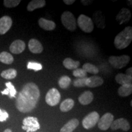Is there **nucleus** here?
<instances>
[{"label": "nucleus", "instance_id": "obj_13", "mask_svg": "<svg viewBox=\"0 0 132 132\" xmlns=\"http://www.w3.org/2000/svg\"><path fill=\"white\" fill-rule=\"evenodd\" d=\"M26 44L21 40H16L13 42L10 45L9 50L12 53L18 54H20L25 50Z\"/></svg>", "mask_w": 132, "mask_h": 132}, {"label": "nucleus", "instance_id": "obj_30", "mask_svg": "<svg viewBox=\"0 0 132 132\" xmlns=\"http://www.w3.org/2000/svg\"><path fill=\"white\" fill-rule=\"evenodd\" d=\"M73 75L78 78L87 77V73L82 69H76L73 71Z\"/></svg>", "mask_w": 132, "mask_h": 132}, {"label": "nucleus", "instance_id": "obj_27", "mask_svg": "<svg viewBox=\"0 0 132 132\" xmlns=\"http://www.w3.org/2000/svg\"><path fill=\"white\" fill-rule=\"evenodd\" d=\"M82 69L85 71L86 73H90L92 74H97L99 72L98 69L96 66L93 65L90 63H86L82 65Z\"/></svg>", "mask_w": 132, "mask_h": 132}, {"label": "nucleus", "instance_id": "obj_31", "mask_svg": "<svg viewBox=\"0 0 132 132\" xmlns=\"http://www.w3.org/2000/svg\"><path fill=\"white\" fill-rule=\"evenodd\" d=\"M6 86L7 87L9 91V97L10 98H12V97H15V95L16 94V90L14 86L11 82H6Z\"/></svg>", "mask_w": 132, "mask_h": 132}, {"label": "nucleus", "instance_id": "obj_40", "mask_svg": "<svg viewBox=\"0 0 132 132\" xmlns=\"http://www.w3.org/2000/svg\"><path fill=\"white\" fill-rule=\"evenodd\" d=\"M2 111H3V110H1V109H0V114H1V113H2Z\"/></svg>", "mask_w": 132, "mask_h": 132}, {"label": "nucleus", "instance_id": "obj_16", "mask_svg": "<svg viewBox=\"0 0 132 132\" xmlns=\"http://www.w3.org/2000/svg\"><path fill=\"white\" fill-rule=\"evenodd\" d=\"M103 80L98 76H93L87 78L86 81V86L89 87H96L103 85Z\"/></svg>", "mask_w": 132, "mask_h": 132}, {"label": "nucleus", "instance_id": "obj_37", "mask_svg": "<svg viewBox=\"0 0 132 132\" xmlns=\"http://www.w3.org/2000/svg\"><path fill=\"white\" fill-rule=\"evenodd\" d=\"M81 3L82 4L84 5H89L92 3V1H83V0H82V1H81Z\"/></svg>", "mask_w": 132, "mask_h": 132}, {"label": "nucleus", "instance_id": "obj_36", "mask_svg": "<svg viewBox=\"0 0 132 132\" xmlns=\"http://www.w3.org/2000/svg\"><path fill=\"white\" fill-rule=\"evenodd\" d=\"M131 74H132V68L131 67H130L129 69H128L127 70H126V74H125V75L131 77Z\"/></svg>", "mask_w": 132, "mask_h": 132}, {"label": "nucleus", "instance_id": "obj_5", "mask_svg": "<svg viewBox=\"0 0 132 132\" xmlns=\"http://www.w3.org/2000/svg\"><path fill=\"white\" fill-rule=\"evenodd\" d=\"M21 128L26 132H35L40 129V126L37 118L28 116L24 118L23 120V125Z\"/></svg>", "mask_w": 132, "mask_h": 132}, {"label": "nucleus", "instance_id": "obj_12", "mask_svg": "<svg viewBox=\"0 0 132 132\" xmlns=\"http://www.w3.org/2000/svg\"><path fill=\"white\" fill-rule=\"evenodd\" d=\"M131 12L127 8H122L119 11V12L118 13V14L117 15L116 19L118 21L119 24H122L124 23L128 22L131 19Z\"/></svg>", "mask_w": 132, "mask_h": 132}, {"label": "nucleus", "instance_id": "obj_19", "mask_svg": "<svg viewBox=\"0 0 132 132\" xmlns=\"http://www.w3.org/2000/svg\"><path fill=\"white\" fill-rule=\"evenodd\" d=\"M38 22L41 28L46 31H53L56 28V24L53 21L48 20L44 18H40Z\"/></svg>", "mask_w": 132, "mask_h": 132}, {"label": "nucleus", "instance_id": "obj_32", "mask_svg": "<svg viewBox=\"0 0 132 132\" xmlns=\"http://www.w3.org/2000/svg\"><path fill=\"white\" fill-rule=\"evenodd\" d=\"M20 0H4V4L6 7H15L20 3Z\"/></svg>", "mask_w": 132, "mask_h": 132}, {"label": "nucleus", "instance_id": "obj_28", "mask_svg": "<svg viewBox=\"0 0 132 132\" xmlns=\"http://www.w3.org/2000/svg\"><path fill=\"white\" fill-rule=\"evenodd\" d=\"M71 83V79L68 76H62L59 78L58 85L59 87L62 89L67 88Z\"/></svg>", "mask_w": 132, "mask_h": 132}, {"label": "nucleus", "instance_id": "obj_17", "mask_svg": "<svg viewBox=\"0 0 132 132\" xmlns=\"http://www.w3.org/2000/svg\"><path fill=\"white\" fill-rule=\"evenodd\" d=\"M94 99V94L89 90L84 92L78 97V101L82 105H87L91 103Z\"/></svg>", "mask_w": 132, "mask_h": 132}, {"label": "nucleus", "instance_id": "obj_4", "mask_svg": "<svg viewBox=\"0 0 132 132\" xmlns=\"http://www.w3.org/2000/svg\"><path fill=\"white\" fill-rule=\"evenodd\" d=\"M77 23L80 28L86 33L92 32L94 28V24L92 20L84 14H81L79 16L77 20Z\"/></svg>", "mask_w": 132, "mask_h": 132}, {"label": "nucleus", "instance_id": "obj_33", "mask_svg": "<svg viewBox=\"0 0 132 132\" xmlns=\"http://www.w3.org/2000/svg\"><path fill=\"white\" fill-rule=\"evenodd\" d=\"M87 77L81 78H77L74 80L73 85L75 87H81L86 86V81Z\"/></svg>", "mask_w": 132, "mask_h": 132}, {"label": "nucleus", "instance_id": "obj_24", "mask_svg": "<svg viewBox=\"0 0 132 132\" xmlns=\"http://www.w3.org/2000/svg\"><path fill=\"white\" fill-rule=\"evenodd\" d=\"M118 94L121 97H127L132 93V85L121 86L118 90Z\"/></svg>", "mask_w": 132, "mask_h": 132}, {"label": "nucleus", "instance_id": "obj_25", "mask_svg": "<svg viewBox=\"0 0 132 132\" xmlns=\"http://www.w3.org/2000/svg\"><path fill=\"white\" fill-rule=\"evenodd\" d=\"M0 61L6 64H11L14 62V57L9 53L3 52L0 53Z\"/></svg>", "mask_w": 132, "mask_h": 132}, {"label": "nucleus", "instance_id": "obj_39", "mask_svg": "<svg viewBox=\"0 0 132 132\" xmlns=\"http://www.w3.org/2000/svg\"><path fill=\"white\" fill-rule=\"evenodd\" d=\"M4 132H12V130L11 129H9V128H7V129H6L4 131Z\"/></svg>", "mask_w": 132, "mask_h": 132}, {"label": "nucleus", "instance_id": "obj_7", "mask_svg": "<svg viewBox=\"0 0 132 132\" xmlns=\"http://www.w3.org/2000/svg\"><path fill=\"white\" fill-rule=\"evenodd\" d=\"M99 119H100V116L98 113L96 111H92L88 114L82 119V127L87 130L93 128L98 122Z\"/></svg>", "mask_w": 132, "mask_h": 132}, {"label": "nucleus", "instance_id": "obj_29", "mask_svg": "<svg viewBox=\"0 0 132 132\" xmlns=\"http://www.w3.org/2000/svg\"><path fill=\"white\" fill-rule=\"evenodd\" d=\"M27 69L29 70H33L35 72L41 70L43 69V66L39 62L29 61L27 64Z\"/></svg>", "mask_w": 132, "mask_h": 132}, {"label": "nucleus", "instance_id": "obj_18", "mask_svg": "<svg viewBox=\"0 0 132 132\" xmlns=\"http://www.w3.org/2000/svg\"><path fill=\"white\" fill-rule=\"evenodd\" d=\"M79 125V120L77 119H72L67 122L60 130V132H73Z\"/></svg>", "mask_w": 132, "mask_h": 132}, {"label": "nucleus", "instance_id": "obj_3", "mask_svg": "<svg viewBox=\"0 0 132 132\" xmlns=\"http://www.w3.org/2000/svg\"><path fill=\"white\" fill-rule=\"evenodd\" d=\"M61 20L62 24L66 29L73 32L77 28V23L75 16L69 11H65L61 16Z\"/></svg>", "mask_w": 132, "mask_h": 132}, {"label": "nucleus", "instance_id": "obj_11", "mask_svg": "<svg viewBox=\"0 0 132 132\" xmlns=\"http://www.w3.org/2000/svg\"><path fill=\"white\" fill-rule=\"evenodd\" d=\"M12 25V20L9 16H3L0 19V34H6Z\"/></svg>", "mask_w": 132, "mask_h": 132}, {"label": "nucleus", "instance_id": "obj_34", "mask_svg": "<svg viewBox=\"0 0 132 132\" xmlns=\"http://www.w3.org/2000/svg\"><path fill=\"white\" fill-rule=\"evenodd\" d=\"M9 118V114L4 110H3L2 113L0 114V122H4Z\"/></svg>", "mask_w": 132, "mask_h": 132}, {"label": "nucleus", "instance_id": "obj_9", "mask_svg": "<svg viewBox=\"0 0 132 132\" xmlns=\"http://www.w3.org/2000/svg\"><path fill=\"white\" fill-rule=\"evenodd\" d=\"M114 121V116L110 113H105L98 121V127L101 130H107Z\"/></svg>", "mask_w": 132, "mask_h": 132}, {"label": "nucleus", "instance_id": "obj_20", "mask_svg": "<svg viewBox=\"0 0 132 132\" xmlns=\"http://www.w3.org/2000/svg\"><path fill=\"white\" fill-rule=\"evenodd\" d=\"M115 80L120 85H130L132 82V77L125 75L124 73H118L116 76Z\"/></svg>", "mask_w": 132, "mask_h": 132}, {"label": "nucleus", "instance_id": "obj_26", "mask_svg": "<svg viewBox=\"0 0 132 132\" xmlns=\"http://www.w3.org/2000/svg\"><path fill=\"white\" fill-rule=\"evenodd\" d=\"M16 75H17V72L14 69H9L4 70L1 73V77L5 79H7V80H12V79L15 78Z\"/></svg>", "mask_w": 132, "mask_h": 132}, {"label": "nucleus", "instance_id": "obj_1", "mask_svg": "<svg viewBox=\"0 0 132 132\" xmlns=\"http://www.w3.org/2000/svg\"><path fill=\"white\" fill-rule=\"evenodd\" d=\"M40 95V90L37 85L34 82H28L24 85L16 97V109L23 113L31 112L36 108Z\"/></svg>", "mask_w": 132, "mask_h": 132}, {"label": "nucleus", "instance_id": "obj_23", "mask_svg": "<svg viewBox=\"0 0 132 132\" xmlns=\"http://www.w3.org/2000/svg\"><path fill=\"white\" fill-rule=\"evenodd\" d=\"M80 62L78 61H74L70 57H67L64 60L63 65L69 70H75L80 66Z\"/></svg>", "mask_w": 132, "mask_h": 132}, {"label": "nucleus", "instance_id": "obj_14", "mask_svg": "<svg viewBox=\"0 0 132 132\" xmlns=\"http://www.w3.org/2000/svg\"><path fill=\"white\" fill-rule=\"evenodd\" d=\"M28 48L29 51L32 53L39 54L43 52V46L39 40L35 39H31L29 41Z\"/></svg>", "mask_w": 132, "mask_h": 132}, {"label": "nucleus", "instance_id": "obj_6", "mask_svg": "<svg viewBox=\"0 0 132 132\" xmlns=\"http://www.w3.org/2000/svg\"><path fill=\"white\" fill-rule=\"evenodd\" d=\"M109 62L115 69H122L129 63L130 57L128 55H122L119 56H111L108 59Z\"/></svg>", "mask_w": 132, "mask_h": 132}, {"label": "nucleus", "instance_id": "obj_15", "mask_svg": "<svg viewBox=\"0 0 132 132\" xmlns=\"http://www.w3.org/2000/svg\"><path fill=\"white\" fill-rule=\"evenodd\" d=\"M93 23L94 22L97 27L100 29H104L105 28V17H104L101 11H96L93 14L92 16Z\"/></svg>", "mask_w": 132, "mask_h": 132}, {"label": "nucleus", "instance_id": "obj_22", "mask_svg": "<svg viewBox=\"0 0 132 132\" xmlns=\"http://www.w3.org/2000/svg\"><path fill=\"white\" fill-rule=\"evenodd\" d=\"M75 102L72 98H67L64 100L60 105V110L62 112H68L73 108Z\"/></svg>", "mask_w": 132, "mask_h": 132}, {"label": "nucleus", "instance_id": "obj_10", "mask_svg": "<svg viewBox=\"0 0 132 132\" xmlns=\"http://www.w3.org/2000/svg\"><path fill=\"white\" fill-rule=\"evenodd\" d=\"M110 127L113 130H116L120 128L123 131H127L130 130V125L127 120L124 118H120L114 120Z\"/></svg>", "mask_w": 132, "mask_h": 132}, {"label": "nucleus", "instance_id": "obj_35", "mask_svg": "<svg viewBox=\"0 0 132 132\" xmlns=\"http://www.w3.org/2000/svg\"><path fill=\"white\" fill-rule=\"evenodd\" d=\"M64 2L67 5H71L75 2V0H64Z\"/></svg>", "mask_w": 132, "mask_h": 132}, {"label": "nucleus", "instance_id": "obj_21", "mask_svg": "<svg viewBox=\"0 0 132 132\" xmlns=\"http://www.w3.org/2000/svg\"><path fill=\"white\" fill-rule=\"evenodd\" d=\"M46 1L45 0H32L29 3L27 6V10L29 12H32L35 9L42 8L45 6Z\"/></svg>", "mask_w": 132, "mask_h": 132}, {"label": "nucleus", "instance_id": "obj_2", "mask_svg": "<svg viewBox=\"0 0 132 132\" xmlns=\"http://www.w3.org/2000/svg\"><path fill=\"white\" fill-rule=\"evenodd\" d=\"M132 40V28L127 26L115 37L114 40L116 48L118 50H123L131 44Z\"/></svg>", "mask_w": 132, "mask_h": 132}, {"label": "nucleus", "instance_id": "obj_38", "mask_svg": "<svg viewBox=\"0 0 132 132\" xmlns=\"http://www.w3.org/2000/svg\"><path fill=\"white\" fill-rule=\"evenodd\" d=\"M1 92L3 95H9V90H8L7 88L5 89L4 90H3V91H1Z\"/></svg>", "mask_w": 132, "mask_h": 132}, {"label": "nucleus", "instance_id": "obj_8", "mask_svg": "<svg viewBox=\"0 0 132 132\" xmlns=\"http://www.w3.org/2000/svg\"><path fill=\"white\" fill-rule=\"evenodd\" d=\"M61 100V94L56 88L50 89L46 94L45 102L51 106H54L59 103Z\"/></svg>", "mask_w": 132, "mask_h": 132}]
</instances>
